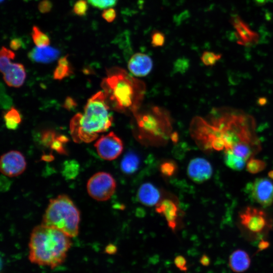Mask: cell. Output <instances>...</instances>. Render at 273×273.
<instances>
[{
  "instance_id": "cell-22",
  "label": "cell",
  "mask_w": 273,
  "mask_h": 273,
  "mask_svg": "<svg viewBox=\"0 0 273 273\" xmlns=\"http://www.w3.org/2000/svg\"><path fill=\"white\" fill-rule=\"evenodd\" d=\"M4 120L7 127L14 130L18 128L21 121V117L18 111L12 108L5 114Z\"/></svg>"
},
{
  "instance_id": "cell-16",
  "label": "cell",
  "mask_w": 273,
  "mask_h": 273,
  "mask_svg": "<svg viewBox=\"0 0 273 273\" xmlns=\"http://www.w3.org/2000/svg\"><path fill=\"white\" fill-rule=\"evenodd\" d=\"M138 198L147 206L157 205L160 201L161 193L158 189L151 183L143 184L139 188Z\"/></svg>"
},
{
  "instance_id": "cell-45",
  "label": "cell",
  "mask_w": 273,
  "mask_h": 273,
  "mask_svg": "<svg viewBox=\"0 0 273 273\" xmlns=\"http://www.w3.org/2000/svg\"><path fill=\"white\" fill-rule=\"evenodd\" d=\"M25 1H26V0H25Z\"/></svg>"
},
{
  "instance_id": "cell-15",
  "label": "cell",
  "mask_w": 273,
  "mask_h": 273,
  "mask_svg": "<svg viewBox=\"0 0 273 273\" xmlns=\"http://www.w3.org/2000/svg\"><path fill=\"white\" fill-rule=\"evenodd\" d=\"M156 211L165 217L168 226L174 230L177 225L178 209L176 204L172 200H163L156 205Z\"/></svg>"
},
{
  "instance_id": "cell-11",
  "label": "cell",
  "mask_w": 273,
  "mask_h": 273,
  "mask_svg": "<svg viewBox=\"0 0 273 273\" xmlns=\"http://www.w3.org/2000/svg\"><path fill=\"white\" fill-rule=\"evenodd\" d=\"M251 198L263 207L273 202V183L267 178H258L248 186Z\"/></svg>"
},
{
  "instance_id": "cell-32",
  "label": "cell",
  "mask_w": 273,
  "mask_h": 273,
  "mask_svg": "<svg viewBox=\"0 0 273 273\" xmlns=\"http://www.w3.org/2000/svg\"><path fill=\"white\" fill-rule=\"evenodd\" d=\"M165 42V34L159 31H154L151 35V44L154 47H162Z\"/></svg>"
},
{
  "instance_id": "cell-13",
  "label": "cell",
  "mask_w": 273,
  "mask_h": 273,
  "mask_svg": "<svg viewBox=\"0 0 273 273\" xmlns=\"http://www.w3.org/2000/svg\"><path fill=\"white\" fill-rule=\"evenodd\" d=\"M127 67L133 75L137 77H143L150 72L153 67V62L147 54L136 53L129 59Z\"/></svg>"
},
{
  "instance_id": "cell-5",
  "label": "cell",
  "mask_w": 273,
  "mask_h": 273,
  "mask_svg": "<svg viewBox=\"0 0 273 273\" xmlns=\"http://www.w3.org/2000/svg\"><path fill=\"white\" fill-rule=\"evenodd\" d=\"M137 124L138 139L144 143L158 145L164 143L171 130L169 118L161 109L154 107L133 115Z\"/></svg>"
},
{
  "instance_id": "cell-30",
  "label": "cell",
  "mask_w": 273,
  "mask_h": 273,
  "mask_svg": "<svg viewBox=\"0 0 273 273\" xmlns=\"http://www.w3.org/2000/svg\"><path fill=\"white\" fill-rule=\"evenodd\" d=\"M92 6L99 9H105L115 6L118 0H87Z\"/></svg>"
},
{
  "instance_id": "cell-18",
  "label": "cell",
  "mask_w": 273,
  "mask_h": 273,
  "mask_svg": "<svg viewBox=\"0 0 273 273\" xmlns=\"http://www.w3.org/2000/svg\"><path fill=\"white\" fill-rule=\"evenodd\" d=\"M250 263L251 260L248 254L243 250H236L230 256V266L236 272L246 271L249 267Z\"/></svg>"
},
{
  "instance_id": "cell-2",
  "label": "cell",
  "mask_w": 273,
  "mask_h": 273,
  "mask_svg": "<svg viewBox=\"0 0 273 273\" xmlns=\"http://www.w3.org/2000/svg\"><path fill=\"white\" fill-rule=\"evenodd\" d=\"M71 246L70 237L62 232L42 224L33 228L29 243V259L51 268L63 263Z\"/></svg>"
},
{
  "instance_id": "cell-4",
  "label": "cell",
  "mask_w": 273,
  "mask_h": 273,
  "mask_svg": "<svg viewBox=\"0 0 273 273\" xmlns=\"http://www.w3.org/2000/svg\"><path fill=\"white\" fill-rule=\"evenodd\" d=\"M80 212L66 195H60L50 200L42 218L43 225L62 232L70 238L78 234Z\"/></svg>"
},
{
  "instance_id": "cell-9",
  "label": "cell",
  "mask_w": 273,
  "mask_h": 273,
  "mask_svg": "<svg viewBox=\"0 0 273 273\" xmlns=\"http://www.w3.org/2000/svg\"><path fill=\"white\" fill-rule=\"evenodd\" d=\"M242 225L253 234L262 232L267 224V216L265 212L253 207H246L240 214Z\"/></svg>"
},
{
  "instance_id": "cell-36",
  "label": "cell",
  "mask_w": 273,
  "mask_h": 273,
  "mask_svg": "<svg viewBox=\"0 0 273 273\" xmlns=\"http://www.w3.org/2000/svg\"><path fill=\"white\" fill-rule=\"evenodd\" d=\"M52 8L53 3L50 0H42L38 5V9L42 14L50 12Z\"/></svg>"
},
{
  "instance_id": "cell-3",
  "label": "cell",
  "mask_w": 273,
  "mask_h": 273,
  "mask_svg": "<svg viewBox=\"0 0 273 273\" xmlns=\"http://www.w3.org/2000/svg\"><path fill=\"white\" fill-rule=\"evenodd\" d=\"M110 109L103 92L100 91L89 98L83 113L76 114L70 121V132L74 141L90 143L98 138L99 133L106 131L113 121Z\"/></svg>"
},
{
  "instance_id": "cell-38",
  "label": "cell",
  "mask_w": 273,
  "mask_h": 273,
  "mask_svg": "<svg viewBox=\"0 0 273 273\" xmlns=\"http://www.w3.org/2000/svg\"><path fill=\"white\" fill-rule=\"evenodd\" d=\"M23 45V40L20 37H15L11 40L10 47L13 50H18Z\"/></svg>"
},
{
  "instance_id": "cell-25",
  "label": "cell",
  "mask_w": 273,
  "mask_h": 273,
  "mask_svg": "<svg viewBox=\"0 0 273 273\" xmlns=\"http://www.w3.org/2000/svg\"><path fill=\"white\" fill-rule=\"evenodd\" d=\"M266 165V163L261 160L251 158L246 164V169L251 174H256L263 170Z\"/></svg>"
},
{
  "instance_id": "cell-33",
  "label": "cell",
  "mask_w": 273,
  "mask_h": 273,
  "mask_svg": "<svg viewBox=\"0 0 273 273\" xmlns=\"http://www.w3.org/2000/svg\"><path fill=\"white\" fill-rule=\"evenodd\" d=\"M116 16V11L112 7L104 9L102 13V18L108 23L113 22Z\"/></svg>"
},
{
  "instance_id": "cell-17",
  "label": "cell",
  "mask_w": 273,
  "mask_h": 273,
  "mask_svg": "<svg viewBox=\"0 0 273 273\" xmlns=\"http://www.w3.org/2000/svg\"><path fill=\"white\" fill-rule=\"evenodd\" d=\"M59 55L57 49L48 46L34 48L28 53V56L33 62L50 63L56 60Z\"/></svg>"
},
{
  "instance_id": "cell-28",
  "label": "cell",
  "mask_w": 273,
  "mask_h": 273,
  "mask_svg": "<svg viewBox=\"0 0 273 273\" xmlns=\"http://www.w3.org/2000/svg\"><path fill=\"white\" fill-rule=\"evenodd\" d=\"M221 57V54H216L210 51H205L203 53L201 60L204 65L206 66H212L215 64Z\"/></svg>"
},
{
  "instance_id": "cell-42",
  "label": "cell",
  "mask_w": 273,
  "mask_h": 273,
  "mask_svg": "<svg viewBox=\"0 0 273 273\" xmlns=\"http://www.w3.org/2000/svg\"><path fill=\"white\" fill-rule=\"evenodd\" d=\"M53 158V156L51 155H44L42 157V159L47 161H50L51 160H52Z\"/></svg>"
},
{
  "instance_id": "cell-7",
  "label": "cell",
  "mask_w": 273,
  "mask_h": 273,
  "mask_svg": "<svg viewBox=\"0 0 273 273\" xmlns=\"http://www.w3.org/2000/svg\"><path fill=\"white\" fill-rule=\"evenodd\" d=\"M116 183L108 172L100 171L94 174L88 180L86 188L88 195L94 199L104 201L114 194Z\"/></svg>"
},
{
  "instance_id": "cell-23",
  "label": "cell",
  "mask_w": 273,
  "mask_h": 273,
  "mask_svg": "<svg viewBox=\"0 0 273 273\" xmlns=\"http://www.w3.org/2000/svg\"><path fill=\"white\" fill-rule=\"evenodd\" d=\"M31 36L33 42L36 47L48 46L50 44V39L49 36L36 25L32 28Z\"/></svg>"
},
{
  "instance_id": "cell-10",
  "label": "cell",
  "mask_w": 273,
  "mask_h": 273,
  "mask_svg": "<svg viewBox=\"0 0 273 273\" xmlns=\"http://www.w3.org/2000/svg\"><path fill=\"white\" fill-rule=\"evenodd\" d=\"M26 167L25 158L19 151H10L1 157L0 169L4 175L9 177L18 176L25 171Z\"/></svg>"
},
{
  "instance_id": "cell-43",
  "label": "cell",
  "mask_w": 273,
  "mask_h": 273,
  "mask_svg": "<svg viewBox=\"0 0 273 273\" xmlns=\"http://www.w3.org/2000/svg\"><path fill=\"white\" fill-rule=\"evenodd\" d=\"M268 175L270 178H273V171H270L268 173Z\"/></svg>"
},
{
  "instance_id": "cell-21",
  "label": "cell",
  "mask_w": 273,
  "mask_h": 273,
  "mask_svg": "<svg viewBox=\"0 0 273 273\" xmlns=\"http://www.w3.org/2000/svg\"><path fill=\"white\" fill-rule=\"evenodd\" d=\"M71 73L69 62L67 59V55L60 58L58 62V66L54 72V78L61 80L69 76Z\"/></svg>"
},
{
  "instance_id": "cell-44",
  "label": "cell",
  "mask_w": 273,
  "mask_h": 273,
  "mask_svg": "<svg viewBox=\"0 0 273 273\" xmlns=\"http://www.w3.org/2000/svg\"><path fill=\"white\" fill-rule=\"evenodd\" d=\"M5 0H1V2L2 3L3 2H4Z\"/></svg>"
},
{
  "instance_id": "cell-31",
  "label": "cell",
  "mask_w": 273,
  "mask_h": 273,
  "mask_svg": "<svg viewBox=\"0 0 273 273\" xmlns=\"http://www.w3.org/2000/svg\"><path fill=\"white\" fill-rule=\"evenodd\" d=\"M57 135L56 133L53 130H44L41 135L40 140L41 143L45 147H50Z\"/></svg>"
},
{
  "instance_id": "cell-39",
  "label": "cell",
  "mask_w": 273,
  "mask_h": 273,
  "mask_svg": "<svg viewBox=\"0 0 273 273\" xmlns=\"http://www.w3.org/2000/svg\"><path fill=\"white\" fill-rule=\"evenodd\" d=\"M76 106V102L70 97L66 98L63 105L64 107L69 110L74 109Z\"/></svg>"
},
{
  "instance_id": "cell-35",
  "label": "cell",
  "mask_w": 273,
  "mask_h": 273,
  "mask_svg": "<svg viewBox=\"0 0 273 273\" xmlns=\"http://www.w3.org/2000/svg\"><path fill=\"white\" fill-rule=\"evenodd\" d=\"M1 84V103L2 107L4 109L9 108L12 104V99L6 94L5 88Z\"/></svg>"
},
{
  "instance_id": "cell-1",
  "label": "cell",
  "mask_w": 273,
  "mask_h": 273,
  "mask_svg": "<svg viewBox=\"0 0 273 273\" xmlns=\"http://www.w3.org/2000/svg\"><path fill=\"white\" fill-rule=\"evenodd\" d=\"M101 87L110 109L133 115L139 111L146 92L143 81L118 67L107 69V77L103 79Z\"/></svg>"
},
{
  "instance_id": "cell-19",
  "label": "cell",
  "mask_w": 273,
  "mask_h": 273,
  "mask_svg": "<svg viewBox=\"0 0 273 273\" xmlns=\"http://www.w3.org/2000/svg\"><path fill=\"white\" fill-rule=\"evenodd\" d=\"M140 163V157L136 153L132 151L128 152L121 161V170L126 174H133L139 169Z\"/></svg>"
},
{
  "instance_id": "cell-27",
  "label": "cell",
  "mask_w": 273,
  "mask_h": 273,
  "mask_svg": "<svg viewBox=\"0 0 273 273\" xmlns=\"http://www.w3.org/2000/svg\"><path fill=\"white\" fill-rule=\"evenodd\" d=\"M78 167L76 161L65 162L63 168V174L67 178H73L77 174Z\"/></svg>"
},
{
  "instance_id": "cell-40",
  "label": "cell",
  "mask_w": 273,
  "mask_h": 273,
  "mask_svg": "<svg viewBox=\"0 0 273 273\" xmlns=\"http://www.w3.org/2000/svg\"><path fill=\"white\" fill-rule=\"evenodd\" d=\"M105 251L108 254L113 255L117 253V247L114 244L110 243L105 247Z\"/></svg>"
},
{
  "instance_id": "cell-8",
  "label": "cell",
  "mask_w": 273,
  "mask_h": 273,
  "mask_svg": "<svg viewBox=\"0 0 273 273\" xmlns=\"http://www.w3.org/2000/svg\"><path fill=\"white\" fill-rule=\"evenodd\" d=\"M98 155L106 160H113L121 154L123 144L114 132L102 136L94 145Z\"/></svg>"
},
{
  "instance_id": "cell-14",
  "label": "cell",
  "mask_w": 273,
  "mask_h": 273,
  "mask_svg": "<svg viewBox=\"0 0 273 273\" xmlns=\"http://www.w3.org/2000/svg\"><path fill=\"white\" fill-rule=\"evenodd\" d=\"M231 22L236 30L239 44L246 46L253 44L258 40V34L253 31L239 16H233Z\"/></svg>"
},
{
  "instance_id": "cell-20",
  "label": "cell",
  "mask_w": 273,
  "mask_h": 273,
  "mask_svg": "<svg viewBox=\"0 0 273 273\" xmlns=\"http://www.w3.org/2000/svg\"><path fill=\"white\" fill-rule=\"evenodd\" d=\"M224 163L231 169L235 170H241L245 166V160L237 156L231 150H225Z\"/></svg>"
},
{
  "instance_id": "cell-41",
  "label": "cell",
  "mask_w": 273,
  "mask_h": 273,
  "mask_svg": "<svg viewBox=\"0 0 273 273\" xmlns=\"http://www.w3.org/2000/svg\"><path fill=\"white\" fill-rule=\"evenodd\" d=\"M200 263L204 266H207L209 264V258L206 255H203L200 259Z\"/></svg>"
},
{
  "instance_id": "cell-26",
  "label": "cell",
  "mask_w": 273,
  "mask_h": 273,
  "mask_svg": "<svg viewBox=\"0 0 273 273\" xmlns=\"http://www.w3.org/2000/svg\"><path fill=\"white\" fill-rule=\"evenodd\" d=\"M177 170L176 164L172 160H166L160 165V170L161 174L165 177H170L175 174Z\"/></svg>"
},
{
  "instance_id": "cell-24",
  "label": "cell",
  "mask_w": 273,
  "mask_h": 273,
  "mask_svg": "<svg viewBox=\"0 0 273 273\" xmlns=\"http://www.w3.org/2000/svg\"><path fill=\"white\" fill-rule=\"evenodd\" d=\"M251 144L246 143H239L235 145L231 150L237 156L246 161L252 154Z\"/></svg>"
},
{
  "instance_id": "cell-37",
  "label": "cell",
  "mask_w": 273,
  "mask_h": 273,
  "mask_svg": "<svg viewBox=\"0 0 273 273\" xmlns=\"http://www.w3.org/2000/svg\"><path fill=\"white\" fill-rule=\"evenodd\" d=\"M65 144L61 141L58 138V135L54 141L51 144L50 147L53 150L56 151L59 154H66V150L63 144Z\"/></svg>"
},
{
  "instance_id": "cell-29",
  "label": "cell",
  "mask_w": 273,
  "mask_h": 273,
  "mask_svg": "<svg viewBox=\"0 0 273 273\" xmlns=\"http://www.w3.org/2000/svg\"><path fill=\"white\" fill-rule=\"evenodd\" d=\"M87 2L86 0H78L73 7V12L78 16H85L88 9Z\"/></svg>"
},
{
  "instance_id": "cell-6",
  "label": "cell",
  "mask_w": 273,
  "mask_h": 273,
  "mask_svg": "<svg viewBox=\"0 0 273 273\" xmlns=\"http://www.w3.org/2000/svg\"><path fill=\"white\" fill-rule=\"evenodd\" d=\"M15 57V53L5 47H2L0 53V68L5 82L10 86H22L26 78L24 66L17 63H11Z\"/></svg>"
},
{
  "instance_id": "cell-34",
  "label": "cell",
  "mask_w": 273,
  "mask_h": 273,
  "mask_svg": "<svg viewBox=\"0 0 273 273\" xmlns=\"http://www.w3.org/2000/svg\"><path fill=\"white\" fill-rule=\"evenodd\" d=\"M174 263L180 271L186 272L188 270L187 260L183 255H177L174 259Z\"/></svg>"
},
{
  "instance_id": "cell-12",
  "label": "cell",
  "mask_w": 273,
  "mask_h": 273,
  "mask_svg": "<svg viewBox=\"0 0 273 273\" xmlns=\"http://www.w3.org/2000/svg\"><path fill=\"white\" fill-rule=\"evenodd\" d=\"M213 168L210 163L203 158L192 159L187 167V174L193 181L200 184L208 180L212 175Z\"/></svg>"
}]
</instances>
